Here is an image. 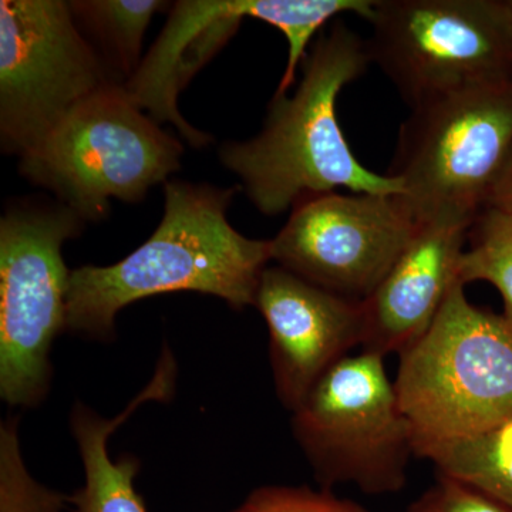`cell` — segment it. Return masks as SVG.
<instances>
[{
  "label": "cell",
  "instance_id": "6da1fadb",
  "mask_svg": "<svg viewBox=\"0 0 512 512\" xmlns=\"http://www.w3.org/2000/svg\"><path fill=\"white\" fill-rule=\"evenodd\" d=\"M238 187L168 181L164 215L150 238L117 264L70 271L66 330L109 342L121 309L150 296L197 292L232 309L254 305L271 241L251 239L229 224Z\"/></svg>",
  "mask_w": 512,
  "mask_h": 512
},
{
  "label": "cell",
  "instance_id": "7a4b0ae2",
  "mask_svg": "<svg viewBox=\"0 0 512 512\" xmlns=\"http://www.w3.org/2000/svg\"><path fill=\"white\" fill-rule=\"evenodd\" d=\"M369 63L367 42L338 20L320 32L303 60L295 93L275 94L261 133L222 144V165L238 175L262 214L274 217L336 188L403 194L399 181L356 160L336 114L343 87L359 79Z\"/></svg>",
  "mask_w": 512,
  "mask_h": 512
},
{
  "label": "cell",
  "instance_id": "3957f363",
  "mask_svg": "<svg viewBox=\"0 0 512 512\" xmlns=\"http://www.w3.org/2000/svg\"><path fill=\"white\" fill-rule=\"evenodd\" d=\"M456 282L427 332L400 353L394 380L414 456L433 458L512 416V328Z\"/></svg>",
  "mask_w": 512,
  "mask_h": 512
},
{
  "label": "cell",
  "instance_id": "277c9868",
  "mask_svg": "<svg viewBox=\"0 0 512 512\" xmlns=\"http://www.w3.org/2000/svg\"><path fill=\"white\" fill-rule=\"evenodd\" d=\"M512 160V83L474 87L412 110L389 177L419 222L471 227Z\"/></svg>",
  "mask_w": 512,
  "mask_h": 512
},
{
  "label": "cell",
  "instance_id": "5b68a950",
  "mask_svg": "<svg viewBox=\"0 0 512 512\" xmlns=\"http://www.w3.org/2000/svg\"><path fill=\"white\" fill-rule=\"evenodd\" d=\"M143 111L124 84L103 87L20 158V174L84 222L103 220L113 198L143 201L153 185L180 170L184 153Z\"/></svg>",
  "mask_w": 512,
  "mask_h": 512
},
{
  "label": "cell",
  "instance_id": "8992f818",
  "mask_svg": "<svg viewBox=\"0 0 512 512\" xmlns=\"http://www.w3.org/2000/svg\"><path fill=\"white\" fill-rule=\"evenodd\" d=\"M369 55L410 107L512 83L507 0H377Z\"/></svg>",
  "mask_w": 512,
  "mask_h": 512
},
{
  "label": "cell",
  "instance_id": "52a82bcc",
  "mask_svg": "<svg viewBox=\"0 0 512 512\" xmlns=\"http://www.w3.org/2000/svg\"><path fill=\"white\" fill-rule=\"evenodd\" d=\"M84 221L56 205H23L0 221V397L39 406L52 382L53 343L66 330L70 269L62 248Z\"/></svg>",
  "mask_w": 512,
  "mask_h": 512
},
{
  "label": "cell",
  "instance_id": "ba28073f",
  "mask_svg": "<svg viewBox=\"0 0 512 512\" xmlns=\"http://www.w3.org/2000/svg\"><path fill=\"white\" fill-rule=\"evenodd\" d=\"M292 431L322 488L350 483L383 495L406 487L412 431L377 353L330 367L293 410Z\"/></svg>",
  "mask_w": 512,
  "mask_h": 512
},
{
  "label": "cell",
  "instance_id": "9c48e42d",
  "mask_svg": "<svg viewBox=\"0 0 512 512\" xmlns=\"http://www.w3.org/2000/svg\"><path fill=\"white\" fill-rule=\"evenodd\" d=\"M111 83L117 82L77 26L69 2H0L3 153H32L77 104Z\"/></svg>",
  "mask_w": 512,
  "mask_h": 512
},
{
  "label": "cell",
  "instance_id": "30bf717a",
  "mask_svg": "<svg viewBox=\"0 0 512 512\" xmlns=\"http://www.w3.org/2000/svg\"><path fill=\"white\" fill-rule=\"evenodd\" d=\"M419 228L402 194L320 195L293 208L271 259L309 284L365 301Z\"/></svg>",
  "mask_w": 512,
  "mask_h": 512
},
{
  "label": "cell",
  "instance_id": "8fae6325",
  "mask_svg": "<svg viewBox=\"0 0 512 512\" xmlns=\"http://www.w3.org/2000/svg\"><path fill=\"white\" fill-rule=\"evenodd\" d=\"M254 306L268 328L276 393L291 412L330 367L362 346V302L309 284L281 266L262 272Z\"/></svg>",
  "mask_w": 512,
  "mask_h": 512
},
{
  "label": "cell",
  "instance_id": "7c38bea8",
  "mask_svg": "<svg viewBox=\"0 0 512 512\" xmlns=\"http://www.w3.org/2000/svg\"><path fill=\"white\" fill-rule=\"evenodd\" d=\"M466 225L419 222L416 235L389 274L362 301L365 352L402 353L427 332L458 281Z\"/></svg>",
  "mask_w": 512,
  "mask_h": 512
},
{
  "label": "cell",
  "instance_id": "4fadbf2b",
  "mask_svg": "<svg viewBox=\"0 0 512 512\" xmlns=\"http://www.w3.org/2000/svg\"><path fill=\"white\" fill-rule=\"evenodd\" d=\"M244 16L238 0H183L174 3L170 19L137 72L124 83L131 99L157 123H171L192 147L212 137L181 116L178 94L204 64L234 36Z\"/></svg>",
  "mask_w": 512,
  "mask_h": 512
},
{
  "label": "cell",
  "instance_id": "5bb4252c",
  "mask_svg": "<svg viewBox=\"0 0 512 512\" xmlns=\"http://www.w3.org/2000/svg\"><path fill=\"white\" fill-rule=\"evenodd\" d=\"M177 362L170 349L164 348L156 367V375L134 397L126 409L106 419L82 402H76L70 414V429L79 447L84 468L82 488L69 495L73 512H147L143 497L137 493L136 477L140 461L134 456L113 460L109 441L128 417L147 402H167L173 397L177 383Z\"/></svg>",
  "mask_w": 512,
  "mask_h": 512
},
{
  "label": "cell",
  "instance_id": "9a60e30c",
  "mask_svg": "<svg viewBox=\"0 0 512 512\" xmlns=\"http://www.w3.org/2000/svg\"><path fill=\"white\" fill-rule=\"evenodd\" d=\"M73 18L117 83L137 72L148 25L168 5L161 0H76L69 2Z\"/></svg>",
  "mask_w": 512,
  "mask_h": 512
},
{
  "label": "cell",
  "instance_id": "2e32d148",
  "mask_svg": "<svg viewBox=\"0 0 512 512\" xmlns=\"http://www.w3.org/2000/svg\"><path fill=\"white\" fill-rule=\"evenodd\" d=\"M377 0H238L244 18L262 20L281 30L288 40V62L275 94H286L296 70L309 52V43L330 19L355 13L370 20Z\"/></svg>",
  "mask_w": 512,
  "mask_h": 512
},
{
  "label": "cell",
  "instance_id": "e0dca14e",
  "mask_svg": "<svg viewBox=\"0 0 512 512\" xmlns=\"http://www.w3.org/2000/svg\"><path fill=\"white\" fill-rule=\"evenodd\" d=\"M439 476L470 485L512 510V416L431 458Z\"/></svg>",
  "mask_w": 512,
  "mask_h": 512
},
{
  "label": "cell",
  "instance_id": "ac0fdd59",
  "mask_svg": "<svg viewBox=\"0 0 512 512\" xmlns=\"http://www.w3.org/2000/svg\"><path fill=\"white\" fill-rule=\"evenodd\" d=\"M467 244L458 259V282L495 286L503 296V316L512 328V212L485 208L468 229Z\"/></svg>",
  "mask_w": 512,
  "mask_h": 512
},
{
  "label": "cell",
  "instance_id": "d6986e66",
  "mask_svg": "<svg viewBox=\"0 0 512 512\" xmlns=\"http://www.w3.org/2000/svg\"><path fill=\"white\" fill-rule=\"evenodd\" d=\"M69 495L39 483L23 458L19 420L0 424V512H63Z\"/></svg>",
  "mask_w": 512,
  "mask_h": 512
},
{
  "label": "cell",
  "instance_id": "ffe728a7",
  "mask_svg": "<svg viewBox=\"0 0 512 512\" xmlns=\"http://www.w3.org/2000/svg\"><path fill=\"white\" fill-rule=\"evenodd\" d=\"M232 512H369L355 501L340 498L328 488L265 485L248 495Z\"/></svg>",
  "mask_w": 512,
  "mask_h": 512
},
{
  "label": "cell",
  "instance_id": "44dd1931",
  "mask_svg": "<svg viewBox=\"0 0 512 512\" xmlns=\"http://www.w3.org/2000/svg\"><path fill=\"white\" fill-rule=\"evenodd\" d=\"M404 512H512L507 505L476 488L439 476Z\"/></svg>",
  "mask_w": 512,
  "mask_h": 512
},
{
  "label": "cell",
  "instance_id": "7402d4cb",
  "mask_svg": "<svg viewBox=\"0 0 512 512\" xmlns=\"http://www.w3.org/2000/svg\"><path fill=\"white\" fill-rule=\"evenodd\" d=\"M490 207L501 208V210L512 212V160L505 171L503 180L498 185L491 201Z\"/></svg>",
  "mask_w": 512,
  "mask_h": 512
},
{
  "label": "cell",
  "instance_id": "603a6c76",
  "mask_svg": "<svg viewBox=\"0 0 512 512\" xmlns=\"http://www.w3.org/2000/svg\"><path fill=\"white\" fill-rule=\"evenodd\" d=\"M508 3V9H510L511 16H512V0H507Z\"/></svg>",
  "mask_w": 512,
  "mask_h": 512
}]
</instances>
